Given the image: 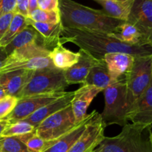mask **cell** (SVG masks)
Instances as JSON below:
<instances>
[{
	"label": "cell",
	"mask_w": 152,
	"mask_h": 152,
	"mask_svg": "<svg viewBox=\"0 0 152 152\" xmlns=\"http://www.w3.org/2000/svg\"><path fill=\"white\" fill-rule=\"evenodd\" d=\"M61 40L64 43H71L86 51L96 59H104L108 53L121 52L134 58L152 55L151 45H131L119 41L108 34L88 30L74 29L64 27Z\"/></svg>",
	"instance_id": "cell-1"
},
{
	"label": "cell",
	"mask_w": 152,
	"mask_h": 152,
	"mask_svg": "<svg viewBox=\"0 0 152 152\" xmlns=\"http://www.w3.org/2000/svg\"><path fill=\"white\" fill-rule=\"evenodd\" d=\"M61 22L64 27L113 34L124 21L108 16L103 10H97L73 0H59Z\"/></svg>",
	"instance_id": "cell-2"
},
{
	"label": "cell",
	"mask_w": 152,
	"mask_h": 152,
	"mask_svg": "<svg viewBox=\"0 0 152 152\" xmlns=\"http://www.w3.org/2000/svg\"><path fill=\"white\" fill-rule=\"evenodd\" d=\"M150 127L127 123L121 132L113 137H105L92 152H152L149 138L144 132Z\"/></svg>",
	"instance_id": "cell-3"
},
{
	"label": "cell",
	"mask_w": 152,
	"mask_h": 152,
	"mask_svg": "<svg viewBox=\"0 0 152 152\" xmlns=\"http://www.w3.org/2000/svg\"><path fill=\"white\" fill-rule=\"evenodd\" d=\"M103 91L105 107L100 115L106 127L111 125L124 126L129 123L125 77L112 81Z\"/></svg>",
	"instance_id": "cell-4"
},
{
	"label": "cell",
	"mask_w": 152,
	"mask_h": 152,
	"mask_svg": "<svg viewBox=\"0 0 152 152\" xmlns=\"http://www.w3.org/2000/svg\"><path fill=\"white\" fill-rule=\"evenodd\" d=\"M68 86L63 70L55 66L37 69L33 72L31 78L16 97L20 98L34 94L65 92Z\"/></svg>",
	"instance_id": "cell-5"
},
{
	"label": "cell",
	"mask_w": 152,
	"mask_h": 152,
	"mask_svg": "<svg viewBox=\"0 0 152 152\" xmlns=\"http://www.w3.org/2000/svg\"><path fill=\"white\" fill-rule=\"evenodd\" d=\"M125 80L129 114L152 80V55L134 58L133 66Z\"/></svg>",
	"instance_id": "cell-6"
},
{
	"label": "cell",
	"mask_w": 152,
	"mask_h": 152,
	"mask_svg": "<svg viewBox=\"0 0 152 152\" xmlns=\"http://www.w3.org/2000/svg\"><path fill=\"white\" fill-rule=\"evenodd\" d=\"M76 125L71 104H69L42 121L35 128V132L46 141H53L65 135Z\"/></svg>",
	"instance_id": "cell-7"
},
{
	"label": "cell",
	"mask_w": 152,
	"mask_h": 152,
	"mask_svg": "<svg viewBox=\"0 0 152 152\" xmlns=\"http://www.w3.org/2000/svg\"><path fill=\"white\" fill-rule=\"evenodd\" d=\"M91 114L83 133L68 152H92L105 137L104 132L106 125L102 121L101 115L96 110Z\"/></svg>",
	"instance_id": "cell-8"
},
{
	"label": "cell",
	"mask_w": 152,
	"mask_h": 152,
	"mask_svg": "<svg viewBox=\"0 0 152 152\" xmlns=\"http://www.w3.org/2000/svg\"><path fill=\"white\" fill-rule=\"evenodd\" d=\"M65 92H51V93L34 94L19 98L17 104L13 111L4 119L9 123L22 120L29 116L38 109L46 105L50 101L62 96Z\"/></svg>",
	"instance_id": "cell-9"
},
{
	"label": "cell",
	"mask_w": 152,
	"mask_h": 152,
	"mask_svg": "<svg viewBox=\"0 0 152 152\" xmlns=\"http://www.w3.org/2000/svg\"><path fill=\"white\" fill-rule=\"evenodd\" d=\"M126 22L137 28L144 44H152V0H134Z\"/></svg>",
	"instance_id": "cell-10"
},
{
	"label": "cell",
	"mask_w": 152,
	"mask_h": 152,
	"mask_svg": "<svg viewBox=\"0 0 152 152\" xmlns=\"http://www.w3.org/2000/svg\"><path fill=\"white\" fill-rule=\"evenodd\" d=\"M127 119L134 124L145 127L152 125V80L129 113Z\"/></svg>",
	"instance_id": "cell-11"
},
{
	"label": "cell",
	"mask_w": 152,
	"mask_h": 152,
	"mask_svg": "<svg viewBox=\"0 0 152 152\" xmlns=\"http://www.w3.org/2000/svg\"><path fill=\"white\" fill-rule=\"evenodd\" d=\"M102 90L101 88L90 84H83L77 90L71 101V107L75 118L76 124L83 121L86 117L88 108L94 98Z\"/></svg>",
	"instance_id": "cell-12"
},
{
	"label": "cell",
	"mask_w": 152,
	"mask_h": 152,
	"mask_svg": "<svg viewBox=\"0 0 152 152\" xmlns=\"http://www.w3.org/2000/svg\"><path fill=\"white\" fill-rule=\"evenodd\" d=\"M80 56L78 62L67 69L63 70L65 80L68 85L84 83L91 69L98 61L94 57L83 49H80Z\"/></svg>",
	"instance_id": "cell-13"
},
{
	"label": "cell",
	"mask_w": 152,
	"mask_h": 152,
	"mask_svg": "<svg viewBox=\"0 0 152 152\" xmlns=\"http://www.w3.org/2000/svg\"><path fill=\"white\" fill-rule=\"evenodd\" d=\"M111 81L126 77L133 66L134 57L121 52L108 53L104 56Z\"/></svg>",
	"instance_id": "cell-14"
},
{
	"label": "cell",
	"mask_w": 152,
	"mask_h": 152,
	"mask_svg": "<svg viewBox=\"0 0 152 152\" xmlns=\"http://www.w3.org/2000/svg\"><path fill=\"white\" fill-rule=\"evenodd\" d=\"M74 95V92H65L62 96L59 97L46 105L42 107L41 108L38 109L37 111L22 120L29 122L36 128L42 121L45 119L46 118L71 104Z\"/></svg>",
	"instance_id": "cell-15"
},
{
	"label": "cell",
	"mask_w": 152,
	"mask_h": 152,
	"mask_svg": "<svg viewBox=\"0 0 152 152\" xmlns=\"http://www.w3.org/2000/svg\"><path fill=\"white\" fill-rule=\"evenodd\" d=\"M33 70H14L0 73V84L6 95L17 96L27 82L31 78Z\"/></svg>",
	"instance_id": "cell-16"
},
{
	"label": "cell",
	"mask_w": 152,
	"mask_h": 152,
	"mask_svg": "<svg viewBox=\"0 0 152 152\" xmlns=\"http://www.w3.org/2000/svg\"><path fill=\"white\" fill-rule=\"evenodd\" d=\"M26 19L28 25L34 27L41 35L44 41L45 46L48 50L51 51L59 45H62L61 35H62L63 25L62 22L51 24L36 22L28 17L26 18Z\"/></svg>",
	"instance_id": "cell-17"
},
{
	"label": "cell",
	"mask_w": 152,
	"mask_h": 152,
	"mask_svg": "<svg viewBox=\"0 0 152 152\" xmlns=\"http://www.w3.org/2000/svg\"><path fill=\"white\" fill-rule=\"evenodd\" d=\"M91 113L88 114L83 121L77 123L71 131L57 139L53 141L52 144L42 152H68L73 144L83 133L86 125L91 118Z\"/></svg>",
	"instance_id": "cell-18"
},
{
	"label": "cell",
	"mask_w": 152,
	"mask_h": 152,
	"mask_svg": "<svg viewBox=\"0 0 152 152\" xmlns=\"http://www.w3.org/2000/svg\"><path fill=\"white\" fill-rule=\"evenodd\" d=\"M111 17L127 21L134 0H96Z\"/></svg>",
	"instance_id": "cell-19"
},
{
	"label": "cell",
	"mask_w": 152,
	"mask_h": 152,
	"mask_svg": "<svg viewBox=\"0 0 152 152\" xmlns=\"http://www.w3.org/2000/svg\"><path fill=\"white\" fill-rule=\"evenodd\" d=\"M34 43H41L45 46L44 41L38 31L34 27L28 25L4 48L8 56L15 49Z\"/></svg>",
	"instance_id": "cell-20"
},
{
	"label": "cell",
	"mask_w": 152,
	"mask_h": 152,
	"mask_svg": "<svg viewBox=\"0 0 152 152\" xmlns=\"http://www.w3.org/2000/svg\"><path fill=\"white\" fill-rule=\"evenodd\" d=\"M50 50L41 43H34L19 49H15L7 56L4 64L12 63L18 61H26L39 56H49Z\"/></svg>",
	"instance_id": "cell-21"
},
{
	"label": "cell",
	"mask_w": 152,
	"mask_h": 152,
	"mask_svg": "<svg viewBox=\"0 0 152 152\" xmlns=\"http://www.w3.org/2000/svg\"><path fill=\"white\" fill-rule=\"evenodd\" d=\"M80 52H74L66 49L63 45H59L51 50L49 58L56 68L65 70L78 62Z\"/></svg>",
	"instance_id": "cell-22"
},
{
	"label": "cell",
	"mask_w": 152,
	"mask_h": 152,
	"mask_svg": "<svg viewBox=\"0 0 152 152\" xmlns=\"http://www.w3.org/2000/svg\"><path fill=\"white\" fill-rule=\"evenodd\" d=\"M111 82L105 60L99 59L91 69L83 84L94 85L104 90Z\"/></svg>",
	"instance_id": "cell-23"
},
{
	"label": "cell",
	"mask_w": 152,
	"mask_h": 152,
	"mask_svg": "<svg viewBox=\"0 0 152 152\" xmlns=\"http://www.w3.org/2000/svg\"><path fill=\"white\" fill-rule=\"evenodd\" d=\"M53 63L49 56H39L26 61H18L9 64H4L0 69V73L14 70H33L53 67Z\"/></svg>",
	"instance_id": "cell-24"
},
{
	"label": "cell",
	"mask_w": 152,
	"mask_h": 152,
	"mask_svg": "<svg viewBox=\"0 0 152 152\" xmlns=\"http://www.w3.org/2000/svg\"><path fill=\"white\" fill-rule=\"evenodd\" d=\"M109 35L118 40L119 41L128 44L145 45L142 41V35L137 28L132 23H129L126 21L122 22L117 27L115 32L110 34Z\"/></svg>",
	"instance_id": "cell-25"
},
{
	"label": "cell",
	"mask_w": 152,
	"mask_h": 152,
	"mask_svg": "<svg viewBox=\"0 0 152 152\" xmlns=\"http://www.w3.org/2000/svg\"><path fill=\"white\" fill-rule=\"evenodd\" d=\"M26 18L22 15L14 13L10 25H8L5 33L0 40V46L5 47L19 32H21L28 25Z\"/></svg>",
	"instance_id": "cell-26"
},
{
	"label": "cell",
	"mask_w": 152,
	"mask_h": 152,
	"mask_svg": "<svg viewBox=\"0 0 152 152\" xmlns=\"http://www.w3.org/2000/svg\"><path fill=\"white\" fill-rule=\"evenodd\" d=\"M18 137L25 145L29 152H42L53 142V141H46L37 135L35 131Z\"/></svg>",
	"instance_id": "cell-27"
},
{
	"label": "cell",
	"mask_w": 152,
	"mask_h": 152,
	"mask_svg": "<svg viewBox=\"0 0 152 152\" xmlns=\"http://www.w3.org/2000/svg\"><path fill=\"white\" fill-rule=\"evenodd\" d=\"M35 131V127L29 122L19 120L9 123L1 134V137H19Z\"/></svg>",
	"instance_id": "cell-28"
},
{
	"label": "cell",
	"mask_w": 152,
	"mask_h": 152,
	"mask_svg": "<svg viewBox=\"0 0 152 152\" xmlns=\"http://www.w3.org/2000/svg\"><path fill=\"white\" fill-rule=\"evenodd\" d=\"M28 18L36 22H45V23L57 24L61 22L59 10L48 11V10L37 8L29 13Z\"/></svg>",
	"instance_id": "cell-29"
},
{
	"label": "cell",
	"mask_w": 152,
	"mask_h": 152,
	"mask_svg": "<svg viewBox=\"0 0 152 152\" xmlns=\"http://www.w3.org/2000/svg\"><path fill=\"white\" fill-rule=\"evenodd\" d=\"M0 152H29L18 137H0Z\"/></svg>",
	"instance_id": "cell-30"
},
{
	"label": "cell",
	"mask_w": 152,
	"mask_h": 152,
	"mask_svg": "<svg viewBox=\"0 0 152 152\" xmlns=\"http://www.w3.org/2000/svg\"><path fill=\"white\" fill-rule=\"evenodd\" d=\"M19 98L13 95H6L0 100V120L4 119L17 104Z\"/></svg>",
	"instance_id": "cell-31"
},
{
	"label": "cell",
	"mask_w": 152,
	"mask_h": 152,
	"mask_svg": "<svg viewBox=\"0 0 152 152\" xmlns=\"http://www.w3.org/2000/svg\"><path fill=\"white\" fill-rule=\"evenodd\" d=\"M37 5L43 10H59V0H37Z\"/></svg>",
	"instance_id": "cell-32"
},
{
	"label": "cell",
	"mask_w": 152,
	"mask_h": 152,
	"mask_svg": "<svg viewBox=\"0 0 152 152\" xmlns=\"http://www.w3.org/2000/svg\"><path fill=\"white\" fill-rule=\"evenodd\" d=\"M16 0H0V17L14 11Z\"/></svg>",
	"instance_id": "cell-33"
},
{
	"label": "cell",
	"mask_w": 152,
	"mask_h": 152,
	"mask_svg": "<svg viewBox=\"0 0 152 152\" xmlns=\"http://www.w3.org/2000/svg\"><path fill=\"white\" fill-rule=\"evenodd\" d=\"M28 8H29V0H16L14 13H19L22 16L28 17Z\"/></svg>",
	"instance_id": "cell-34"
},
{
	"label": "cell",
	"mask_w": 152,
	"mask_h": 152,
	"mask_svg": "<svg viewBox=\"0 0 152 152\" xmlns=\"http://www.w3.org/2000/svg\"><path fill=\"white\" fill-rule=\"evenodd\" d=\"M13 15H14V12H10L0 17V40L5 33L8 25H10Z\"/></svg>",
	"instance_id": "cell-35"
},
{
	"label": "cell",
	"mask_w": 152,
	"mask_h": 152,
	"mask_svg": "<svg viewBox=\"0 0 152 152\" xmlns=\"http://www.w3.org/2000/svg\"><path fill=\"white\" fill-rule=\"evenodd\" d=\"M7 58V55L5 52V49L2 46H0V69L4 65L6 59Z\"/></svg>",
	"instance_id": "cell-36"
},
{
	"label": "cell",
	"mask_w": 152,
	"mask_h": 152,
	"mask_svg": "<svg viewBox=\"0 0 152 152\" xmlns=\"http://www.w3.org/2000/svg\"><path fill=\"white\" fill-rule=\"evenodd\" d=\"M38 8L37 5V0H29V8H28V13H31L33 10ZM28 13V15H29Z\"/></svg>",
	"instance_id": "cell-37"
},
{
	"label": "cell",
	"mask_w": 152,
	"mask_h": 152,
	"mask_svg": "<svg viewBox=\"0 0 152 152\" xmlns=\"http://www.w3.org/2000/svg\"><path fill=\"white\" fill-rule=\"evenodd\" d=\"M9 125V122L6 119H2L0 120V137H1V134L4 131V130L7 128V125Z\"/></svg>",
	"instance_id": "cell-38"
},
{
	"label": "cell",
	"mask_w": 152,
	"mask_h": 152,
	"mask_svg": "<svg viewBox=\"0 0 152 152\" xmlns=\"http://www.w3.org/2000/svg\"><path fill=\"white\" fill-rule=\"evenodd\" d=\"M6 95V93L5 92H4V89L2 88V86H1V85L0 84V100L1 99V98H3V97H4Z\"/></svg>",
	"instance_id": "cell-39"
},
{
	"label": "cell",
	"mask_w": 152,
	"mask_h": 152,
	"mask_svg": "<svg viewBox=\"0 0 152 152\" xmlns=\"http://www.w3.org/2000/svg\"><path fill=\"white\" fill-rule=\"evenodd\" d=\"M148 138H149V141L152 145V129L151 130V131L149 130V135H148Z\"/></svg>",
	"instance_id": "cell-40"
},
{
	"label": "cell",
	"mask_w": 152,
	"mask_h": 152,
	"mask_svg": "<svg viewBox=\"0 0 152 152\" xmlns=\"http://www.w3.org/2000/svg\"><path fill=\"white\" fill-rule=\"evenodd\" d=\"M151 46H152V44H151Z\"/></svg>",
	"instance_id": "cell-41"
},
{
	"label": "cell",
	"mask_w": 152,
	"mask_h": 152,
	"mask_svg": "<svg viewBox=\"0 0 152 152\" xmlns=\"http://www.w3.org/2000/svg\"><path fill=\"white\" fill-rule=\"evenodd\" d=\"M95 1H96V0H95Z\"/></svg>",
	"instance_id": "cell-42"
}]
</instances>
